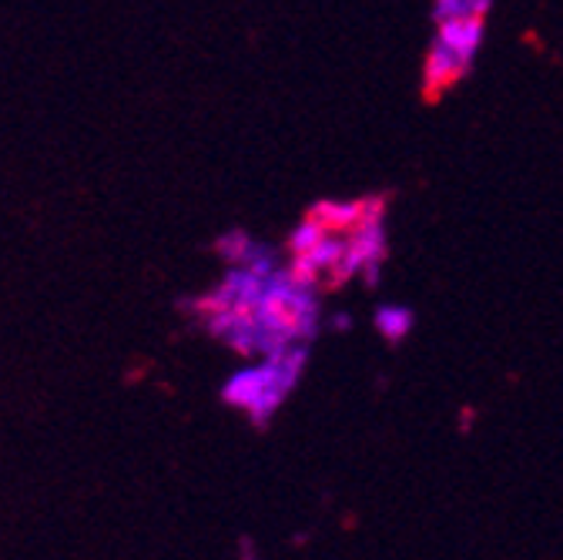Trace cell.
Masks as SVG:
<instances>
[{"instance_id": "4", "label": "cell", "mask_w": 563, "mask_h": 560, "mask_svg": "<svg viewBox=\"0 0 563 560\" xmlns=\"http://www.w3.org/2000/svg\"><path fill=\"white\" fill-rule=\"evenodd\" d=\"M376 326L383 329V336L386 339H402L406 332H409V326H412V312L409 309H379V316H376Z\"/></svg>"}, {"instance_id": "5", "label": "cell", "mask_w": 563, "mask_h": 560, "mask_svg": "<svg viewBox=\"0 0 563 560\" xmlns=\"http://www.w3.org/2000/svg\"><path fill=\"white\" fill-rule=\"evenodd\" d=\"M229 262H235V265H242L249 255H252V249H255V242L245 235V232H229V235H222L219 239V245H216Z\"/></svg>"}, {"instance_id": "2", "label": "cell", "mask_w": 563, "mask_h": 560, "mask_svg": "<svg viewBox=\"0 0 563 560\" xmlns=\"http://www.w3.org/2000/svg\"><path fill=\"white\" fill-rule=\"evenodd\" d=\"M470 67H473V57H463L453 47H446L440 37H433L430 54H427V72H422V95L437 101L443 91H450L456 81L470 75Z\"/></svg>"}, {"instance_id": "1", "label": "cell", "mask_w": 563, "mask_h": 560, "mask_svg": "<svg viewBox=\"0 0 563 560\" xmlns=\"http://www.w3.org/2000/svg\"><path fill=\"white\" fill-rule=\"evenodd\" d=\"M306 356L309 349L306 342H292L286 349H278V353H272L265 363L258 366H249V370H239L225 389H222V399L242 413L252 416L255 427H265L268 416L286 403V396L296 389L302 370H306Z\"/></svg>"}, {"instance_id": "3", "label": "cell", "mask_w": 563, "mask_h": 560, "mask_svg": "<svg viewBox=\"0 0 563 560\" xmlns=\"http://www.w3.org/2000/svg\"><path fill=\"white\" fill-rule=\"evenodd\" d=\"M483 21L486 14H463V18H450V21H440L437 24V37L453 47L456 54L463 57H473L479 41H483Z\"/></svg>"}]
</instances>
